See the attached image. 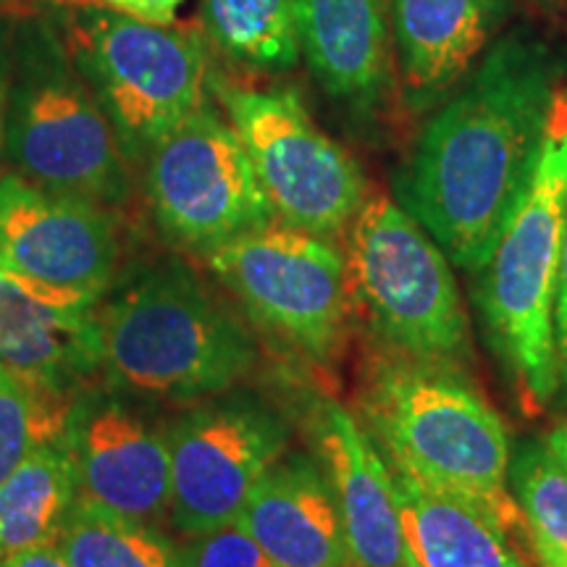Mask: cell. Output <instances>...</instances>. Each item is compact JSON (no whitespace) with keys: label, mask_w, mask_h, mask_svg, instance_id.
<instances>
[{"label":"cell","mask_w":567,"mask_h":567,"mask_svg":"<svg viewBox=\"0 0 567 567\" xmlns=\"http://www.w3.org/2000/svg\"><path fill=\"white\" fill-rule=\"evenodd\" d=\"M555 69L523 32L499 40L465 87L425 124L402 179V208L452 266L492 258L542 153Z\"/></svg>","instance_id":"6da1fadb"},{"label":"cell","mask_w":567,"mask_h":567,"mask_svg":"<svg viewBox=\"0 0 567 567\" xmlns=\"http://www.w3.org/2000/svg\"><path fill=\"white\" fill-rule=\"evenodd\" d=\"M360 417L389 465L465 502L509 534L526 528L507 488L513 444L505 421L467 375L379 350L360 389Z\"/></svg>","instance_id":"7a4b0ae2"},{"label":"cell","mask_w":567,"mask_h":567,"mask_svg":"<svg viewBox=\"0 0 567 567\" xmlns=\"http://www.w3.org/2000/svg\"><path fill=\"white\" fill-rule=\"evenodd\" d=\"M97 354L113 392L168 402L226 394L258 363L252 331L176 260L145 268L101 305Z\"/></svg>","instance_id":"3957f363"},{"label":"cell","mask_w":567,"mask_h":567,"mask_svg":"<svg viewBox=\"0 0 567 567\" xmlns=\"http://www.w3.org/2000/svg\"><path fill=\"white\" fill-rule=\"evenodd\" d=\"M565 229L567 84H557L534 176L492 258L473 274L488 344L528 410L557 400L551 310Z\"/></svg>","instance_id":"277c9868"},{"label":"cell","mask_w":567,"mask_h":567,"mask_svg":"<svg viewBox=\"0 0 567 567\" xmlns=\"http://www.w3.org/2000/svg\"><path fill=\"white\" fill-rule=\"evenodd\" d=\"M6 155L48 193L101 208L130 197V161L53 17L19 19L9 42Z\"/></svg>","instance_id":"5b68a950"},{"label":"cell","mask_w":567,"mask_h":567,"mask_svg":"<svg viewBox=\"0 0 567 567\" xmlns=\"http://www.w3.org/2000/svg\"><path fill=\"white\" fill-rule=\"evenodd\" d=\"M344 234L352 305L381 352L467 375L471 321L436 239L386 195H368Z\"/></svg>","instance_id":"8992f818"},{"label":"cell","mask_w":567,"mask_h":567,"mask_svg":"<svg viewBox=\"0 0 567 567\" xmlns=\"http://www.w3.org/2000/svg\"><path fill=\"white\" fill-rule=\"evenodd\" d=\"M51 17L126 161H145L205 103L208 55L195 27L151 24L95 0H55Z\"/></svg>","instance_id":"52a82bcc"},{"label":"cell","mask_w":567,"mask_h":567,"mask_svg":"<svg viewBox=\"0 0 567 567\" xmlns=\"http://www.w3.org/2000/svg\"><path fill=\"white\" fill-rule=\"evenodd\" d=\"M205 260L266 334L318 363L342 352L352 295L344 250L334 239L274 218L208 252Z\"/></svg>","instance_id":"ba28073f"},{"label":"cell","mask_w":567,"mask_h":567,"mask_svg":"<svg viewBox=\"0 0 567 567\" xmlns=\"http://www.w3.org/2000/svg\"><path fill=\"white\" fill-rule=\"evenodd\" d=\"M276 221L334 239L368 200L360 163L316 126L292 90L213 82Z\"/></svg>","instance_id":"9c48e42d"},{"label":"cell","mask_w":567,"mask_h":567,"mask_svg":"<svg viewBox=\"0 0 567 567\" xmlns=\"http://www.w3.org/2000/svg\"><path fill=\"white\" fill-rule=\"evenodd\" d=\"M147 200L168 243L203 258L274 221L231 122L203 103L147 153Z\"/></svg>","instance_id":"30bf717a"},{"label":"cell","mask_w":567,"mask_h":567,"mask_svg":"<svg viewBox=\"0 0 567 567\" xmlns=\"http://www.w3.org/2000/svg\"><path fill=\"white\" fill-rule=\"evenodd\" d=\"M172 452L168 520L200 536L239 520L252 488L289 450V425L250 394H218L166 429Z\"/></svg>","instance_id":"8fae6325"},{"label":"cell","mask_w":567,"mask_h":567,"mask_svg":"<svg viewBox=\"0 0 567 567\" xmlns=\"http://www.w3.org/2000/svg\"><path fill=\"white\" fill-rule=\"evenodd\" d=\"M63 444L74 471L76 499L158 526L172 502V452L166 429H155L116 394H76Z\"/></svg>","instance_id":"7c38bea8"},{"label":"cell","mask_w":567,"mask_h":567,"mask_svg":"<svg viewBox=\"0 0 567 567\" xmlns=\"http://www.w3.org/2000/svg\"><path fill=\"white\" fill-rule=\"evenodd\" d=\"M118 234L105 208L55 195L19 174L0 179V266L59 287L105 292Z\"/></svg>","instance_id":"4fadbf2b"},{"label":"cell","mask_w":567,"mask_h":567,"mask_svg":"<svg viewBox=\"0 0 567 567\" xmlns=\"http://www.w3.org/2000/svg\"><path fill=\"white\" fill-rule=\"evenodd\" d=\"M103 292L59 287L0 266V365L34 386L76 396L101 365Z\"/></svg>","instance_id":"5bb4252c"},{"label":"cell","mask_w":567,"mask_h":567,"mask_svg":"<svg viewBox=\"0 0 567 567\" xmlns=\"http://www.w3.org/2000/svg\"><path fill=\"white\" fill-rule=\"evenodd\" d=\"M308 431L337 496L350 567H417L392 473L365 425L339 402L321 400L310 413Z\"/></svg>","instance_id":"9a60e30c"},{"label":"cell","mask_w":567,"mask_h":567,"mask_svg":"<svg viewBox=\"0 0 567 567\" xmlns=\"http://www.w3.org/2000/svg\"><path fill=\"white\" fill-rule=\"evenodd\" d=\"M239 523L276 567H350L337 496L308 452H287L268 467Z\"/></svg>","instance_id":"2e32d148"},{"label":"cell","mask_w":567,"mask_h":567,"mask_svg":"<svg viewBox=\"0 0 567 567\" xmlns=\"http://www.w3.org/2000/svg\"><path fill=\"white\" fill-rule=\"evenodd\" d=\"M402 87L413 109L450 92L507 17V0H386Z\"/></svg>","instance_id":"e0dca14e"},{"label":"cell","mask_w":567,"mask_h":567,"mask_svg":"<svg viewBox=\"0 0 567 567\" xmlns=\"http://www.w3.org/2000/svg\"><path fill=\"white\" fill-rule=\"evenodd\" d=\"M302 55L337 101L371 105L392 74L386 0H297Z\"/></svg>","instance_id":"ac0fdd59"},{"label":"cell","mask_w":567,"mask_h":567,"mask_svg":"<svg viewBox=\"0 0 567 567\" xmlns=\"http://www.w3.org/2000/svg\"><path fill=\"white\" fill-rule=\"evenodd\" d=\"M389 473L417 567H530L513 547V534L488 515L421 484L402 467L389 465Z\"/></svg>","instance_id":"d6986e66"},{"label":"cell","mask_w":567,"mask_h":567,"mask_svg":"<svg viewBox=\"0 0 567 567\" xmlns=\"http://www.w3.org/2000/svg\"><path fill=\"white\" fill-rule=\"evenodd\" d=\"M76 499L66 444L51 442L0 481V559L53 544Z\"/></svg>","instance_id":"ffe728a7"},{"label":"cell","mask_w":567,"mask_h":567,"mask_svg":"<svg viewBox=\"0 0 567 567\" xmlns=\"http://www.w3.org/2000/svg\"><path fill=\"white\" fill-rule=\"evenodd\" d=\"M200 27L218 53L252 71L279 74L302 55L297 0H203Z\"/></svg>","instance_id":"44dd1931"},{"label":"cell","mask_w":567,"mask_h":567,"mask_svg":"<svg viewBox=\"0 0 567 567\" xmlns=\"http://www.w3.org/2000/svg\"><path fill=\"white\" fill-rule=\"evenodd\" d=\"M55 549L69 567H179V549L158 526L74 499Z\"/></svg>","instance_id":"7402d4cb"},{"label":"cell","mask_w":567,"mask_h":567,"mask_svg":"<svg viewBox=\"0 0 567 567\" xmlns=\"http://www.w3.org/2000/svg\"><path fill=\"white\" fill-rule=\"evenodd\" d=\"M507 484L538 565L567 567V473L549 455L547 444L536 439L517 444Z\"/></svg>","instance_id":"603a6c76"},{"label":"cell","mask_w":567,"mask_h":567,"mask_svg":"<svg viewBox=\"0 0 567 567\" xmlns=\"http://www.w3.org/2000/svg\"><path fill=\"white\" fill-rule=\"evenodd\" d=\"M74 396L34 386L0 365V481L40 446L61 442Z\"/></svg>","instance_id":"cb8c5ba5"},{"label":"cell","mask_w":567,"mask_h":567,"mask_svg":"<svg viewBox=\"0 0 567 567\" xmlns=\"http://www.w3.org/2000/svg\"><path fill=\"white\" fill-rule=\"evenodd\" d=\"M176 549L179 567H276L239 520L208 534L187 536Z\"/></svg>","instance_id":"d4e9b609"},{"label":"cell","mask_w":567,"mask_h":567,"mask_svg":"<svg viewBox=\"0 0 567 567\" xmlns=\"http://www.w3.org/2000/svg\"><path fill=\"white\" fill-rule=\"evenodd\" d=\"M551 331H555V363H557V402L567 408V229L559 255L555 310H551Z\"/></svg>","instance_id":"484cf974"},{"label":"cell","mask_w":567,"mask_h":567,"mask_svg":"<svg viewBox=\"0 0 567 567\" xmlns=\"http://www.w3.org/2000/svg\"><path fill=\"white\" fill-rule=\"evenodd\" d=\"M97 3L132 19L151 21V24H174L176 11L184 0H97Z\"/></svg>","instance_id":"4316f807"},{"label":"cell","mask_w":567,"mask_h":567,"mask_svg":"<svg viewBox=\"0 0 567 567\" xmlns=\"http://www.w3.org/2000/svg\"><path fill=\"white\" fill-rule=\"evenodd\" d=\"M0 567H69L55 544H40V547L17 551V555L0 559Z\"/></svg>","instance_id":"83f0119b"},{"label":"cell","mask_w":567,"mask_h":567,"mask_svg":"<svg viewBox=\"0 0 567 567\" xmlns=\"http://www.w3.org/2000/svg\"><path fill=\"white\" fill-rule=\"evenodd\" d=\"M6 116H9V42L0 34V161L6 155Z\"/></svg>","instance_id":"f1b7e54d"},{"label":"cell","mask_w":567,"mask_h":567,"mask_svg":"<svg viewBox=\"0 0 567 567\" xmlns=\"http://www.w3.org/2000/svg\"><path fill=\"white\" fill-rule=\"evenodd\" d=\"M544 444H547L549 455L557 460V465L567 473V421L557 423L555 429L544 436Z\"/></svg>","instance_id":"f546056e"},{"label":"cell","mask_w":567,"mask_h":567,"mask_svg":"<svg viewBox=\"0 0 567 567\" xmlns=\"http://www.w3.org/2000/svg\"><path fill=\"white\" fill-rule=\"evenodd\" d=\"M544 3H547V0H544Z\"/></svg>","instance_id":"4dcf8cb0"}]
</instances>
